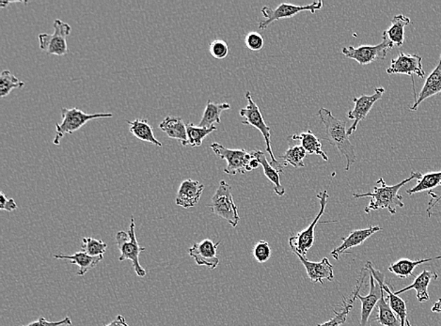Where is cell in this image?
I'll return each mask as SVG.
<instances>
[{"instance_id": "cell-32", "label": "cell", "mask_w": 441, "mask_h": 326, "mask_svg": "<svg viewBox=\"0 0 441 326\" xmlns=\"http://www.w3.org/2000/svg\"><path fill=\"white\" fill-rule=\"evenodd\" d=\"M441 185V171L437 172H430L426 175H423V178L418 180L417 185L407 190V193L409 196H412L416 193H421V192L431 190L433 188H437Z\"/></svg>"}, {"instance_id": "cell-18", "label": "cell", "mask_w": 441, "mask_h": 326, "mask_svg": "<svg viewBox=\"0 0 441 326\" xmlns=\"http://www.w3.org/2000/svg\"><path fill=\"white\" fill-rule=\"evenodd\" d=\"M294 254L298 256L301 263L305 267L307 275L312 282L323 285L324 280L333 281V266L329 263L328 258L323 259L319 263H312L298 253L294 252Z\"/></svg>"}, {"instance_id": "cell-14", "label": "cell", "mask_w": 441, "mask_h": 326, "mask_svg": "<svg viewBox=\"0 0 441 326\" xmlns=\"http://www.w3.org/2000/svg\"><path fill=\"white\" fill-rule=\"evenodd\" d=\"M219 244L220 242H214L212 240L205 239L194 244L191 249H188V254L194 259L198 266H206L214 270L219 264V260L217 256Z\"/></svg>"}, {"instance_id": "cell-30", "label": "cell", "mask_w": 441, "mask_h": 326, "mask_svg": "<svg viewBox=\"0 0 441 326\" xmlns=\"http://www.w3.org/2000/svg\"><path fill=\"white\" fill-rule=\"evenodd\" d=\"M231 105L228 103L223 104H216L211 102L210 100L206 104L205 112H203V118L200 119L199 126L211 128L216 126L215 124H220V116L224 110H230Z\"/></svg>"}, {"instance_id": "cell-29", "label": "cell", "mask_w": 441, "mask_h": 326, "mask_svg": "<svg viewBox=\"0 0 441 326\" xmlns=\"http://www.w3.org/2000/svg\"><path fill=\"white\" fill-rule=\"evenodd\" d=\"M292 138L294 141H300L301 146L305 149L308 155H318L324 161H328V155L322 150V144H321L319 139L317 138V136L312 131L293 135Z\"/></svg>"}, {"instance_id": "cell-4", "label": "cell", "mask_w": 441, "mask_h": 326, "mask_svg": "<svg viewBox=\"0 0 441 326\" xmlns=\"http://www.w3.org/2000/svg\"><path fill=\"white\" fill-rule=\"evenodd\" d=\"M245 98L248 100L247 107L242 108V110L239 111V115L241 116L243 119H245V121L242 122V124L250 125V126L256 128V129H258L260 132L262 133L264 141H266L267 152H269L270 158H271V165L281 174L283 172L284 165H281L280 162L275 158L274 153L272 152L271 128L267 126L266 121H264V117H262L261 110H260L256 103L253 101L250 91H247V93H245Z\"/></svg>"}, {"instance_id": "cell-6", "label": "cell", "mask_w": 441, "mask_h": 326, "mask_svg": "<svg viewBox=\"0 0 441 326\" xmlns=\"http://www.w3.org/2000/svg\"><path fill=\"white\" fill-rule=\"evenodd\" d=\"M208 207L211 208L212 213L222 217L231 226L236 228L238 225L240 217L237 206L234 202L231 188L225 181H220L216 193L212 197V202Z\"/></svg>"}, {"instance_id": "cell-12", "label": "cell", "mask_w": 441, "mask_h": 326, "mask_svg": "<svg viewBox=\"0 0 441 326\" xmlns=\"http://www.w3.org/2000/svg\"><path fill=\"white\" fill-rule=\"evenodd\" d=\"M384 93V88H376L375 93H373V96H362L353 98V103L355 104V107H354L353 110L349 111V112L346 114V117H347L349 119L354 121L353 124L351 125L350 128H348V136H353V133L356 132L357 128H358L359 122L364 121V119L367 118L368 114L370 113L373 105H375L378 100L381 99Z\"/></svg>"}, {"instance_id": "cell-43", "label": "cell", "mask_w": 441, "mask_h": 326, "mask_svg": "<svg viewBox=\"0 0 441 326\" xmlns=\"http://www.w3.org/2000/svg\"><path fill=\"white\" fill-rule=\"evenodd\" d=\"M105 326H129L127 322V320L122 315H119L118 317L116 318L115 320H113L110 323H108V325Z\"/></svg>"}, {"instance_id": "cell-44", "label": "cell", "mask_w": 441, "mask_h": 326, "mask_svg": "<svg viewBox=\"0 0 441 326\" xmlns=\"http://www.w3.org/2000/svg\"><path fill=\"white\" fill-rule=\"evenodd\" d=\"M260 166H261V164H260V162L255 158L251 159L250 164H248V167H250L251 171H253V169H258Z\"/></svg>"}, {"instance_id": "cell-35", "label": "cell", "mask_w": 441, "mask_h": 326, "mask_svg": "<svg viewBox=\"0 0 441 326\" xmlns=\"http://www.w3.org/2000/svg\"><path fill=\"white\" fill-rule=\"evenodd\" d=\"M307 153L305 149L301 145L290 147L288 150L281 156L284 160V166L291 165L295 169L303 168L304 159L306 158Z\"/></svg>"}, {"instance_id": "cell-26", "label": "cell", "mask_w": 441, "mask_h": 326, "mask_svg": "<svg viewBox=\"0 0 441 326\" xmlns=\"http://www.w3.org/2000/svg\"><path fill=\"white\" fill-rule=\"evenodd\" d=\"M411 23L409 18L404 15H395L389 29L383 32V38L388 39L393 46L401 47L404 41V27Z\"/></svg>"}, {"instance_id": "cell-41", "label": "cell", "mask_w": 441, "mask_h": 326, "mask_svg": "<svg viewBox=\"0 0 441 326\" xmlns=\"http://www.w3.org/2000/svg\"><path fill=\"white\" fill-rule=\"evenodd\" d=\"M63 325H72V320L69 317L64 318L63 320H58V322H49L44 317L39 318L35 322L29 323L27 325L21 326H63Z\"/></svg>"}, {"instance_id": "cell-31", "label": "cell", "mask_w": 441, "mask_h": 326, "mask_svg": "<svg viewBox=\"0 0 441 326\" xmlns=\"http://www.w3.org/2000/svg\"><path fill=\"white\" fill-rule=\"evenodd\" d=\"M376 308H378V313L376 320L378 322L379 325L383 326H402L400 320L398 319L395 312L390 308L389 302L385 298L383 289H382L381 297L378 301V305H376Z\"/></svg>"}, {"instance_id": "cell-21", "label": "cell", "mask_w": 441, "mask_h": 326, "mask_svg": "<svg viewBox=\"0 0 441 326\" xmlns=\"http://www.w3.org/2000/svg\"><path fill=\"white\" fill-rule=\"evenodd\" d=\"M441 94V55L440 58V63H438L437 67L433 70L431 74L426 78V83H424L423 89H421V93H418V96L411 107L410 110L416 111L418 110V105L421 104L426 99L430 97L437 96Z\"/></svg>"}, {"instance_id": "cell-7", "label": "cell", "mask_w": 441, "mask_h": 326, "mask_svg": "<svg viewBox=\"0 0 441 326\" xmlns=\"http://www.w3.org/2000/svg\"><path fill=\"white\" fill-rule=\"evenodd\" d=\"M53 27H54L53 34H47V33L39 34V46L46 54L66 55L69 52L67 38L71 34L72 27L70 25L64 23L60 19H56L53 23Z\"/></svg>"}, {"instance_id": "cell-22", "label": "cell", "mask_w": 441, "mask_h": 326, "mask_svg": "<svg viewBox=\"0 0 441 326\" xmlns=\"http://www.w3.org/2000/svg\"><path fill=\"white\" fill-rule=\"evenodd\" d=\"M159 129L166 133L170 138L180 141L183 146H188L186 124L180 117H166L159 124Z\"/></svg>"}, {"instance_id": "cell-11", "label": "cell", "mask_w": 441, "mask_h": 326, "mask_svg": "<svg viewBox=\"0 0 441 326\" xmlns=\"http://www.w3.org/2000/svg\"><path fill=\"white\" fill-rule=\"evenodd\" d=\"M215 155L219 156L222 160L227 162V167L224 169L225 174L229 175L245 174V172L251 171L248 164L253 158L251 153L245 150H231L227 149L223 145L217 143L210 146Z\"/></svg>"}, {"instance_id": "cell-1", "label": "cell", "mask_w": 441, "mask_h": 326, "mask_svg": "<svg viewBox=\"0 0 441 326\" xmlns=\"http://www.w3.org/2000/svg\"><path fill=\"white\" fill-rule=\"evenodd\" d=\"M423 174L421 172H412L411 175L407 179L402 181L401 183L395 185H388L383 178H381L376 182L379 186H376L373 192L365 194H353L355 199H361V197H371L369 205L365 208V213L370 214L371 211L381 210L385 209L392 214H396V207L403 208L404 204L403 202V197L399 194V190L407 183L412 180H421Z\"/></svg>"}, {"instance_id": "cell-28", "label": "cell", "mask_w": 441, "mask_h": 326, "mask_svg": "<svg viewBox=\"0 0 441 326\" xmlns=\"http://www.w3.org/2000/svg\"><path fill=\"white\" fill-rule=\"evenodd\" d=\"M441 260V256L435 258L423 259V260L411 261L409 259H401L396 263L390 264L389 271L397 275L400 278H407L409 277H415L413 274L416 267L421 266V264L430 263L432 261ZM416 278V277H415Z\"/></svg>"}, {"instance_id": "cell-37", "label": "cell", "mask_w": 441, "mask_h": 326, "mask_svg": "<svg viewBox=\"0 0 441 326\" xmlns=\"http://www.w3.org/2000/svg\"><path fill=\"white\" fill-rule=\"evenodd\" d=\"M253 257L259 263H267L271 257V249L269 242L260 241L253 247Z\"/></svg>"}, {"instance_id": "cell-20", "label": "cell", "mask_w": 441, "mask_h": 326, "mask_svg": "<svg viewBox=\"0 0 441 326\" xmlns=\"http://www.w3.org/2000/svg\"><path fill=\"white\" fill-rule=\"evenodd\" d=\"M367 271L368 270L366 268L362 270L361 275H359V280L357 281V286L355 287V289H354L353 292H352L350 299L347 301L345 299V297L343 298L342 311L338 312L336 311H333L335 313L334 318H332V319L329 320L328 322L319 323V325L317 323V326H340L346 322L349 312H350L351 309L353 308L354 302H355L356 298H358V294L361 292L362 287L364 284Z\"/></svg>"}, {"instance_id": "cell-33", "label": "cell", "mask_w": 441, "mask_h": 326, "mask_svg": "<svg viewBox=\"0 0 441 326\" xmlns=\"http://www.w3.org/2000/svg\"><path fill=\"white\" fill-rule=\"evenodd\" d=\"M217 130V126L211 128L196 126L193 124H186V132H188V141L189 146L196 148L202 146L203 139L210 133Z\"/></svg>"}, {"instance_id": "cell-10", "label": "cell", "mask_w": 441, "mask_h": 326, "mask_svg": "<svg viewBox=\"0 0 441 326\" xmlns=\"http://www.w3.org/2000/svg\"><path fill=\"white\" fill-rule=\"evenodd\" d=\"M324 2L321 0L314 1V4L305 5V6H298L289 4H281L280 6L276 9H271L269 7L262 8L261 13L264 15V20H261L258 23L260 30H266L269 25L274 23L275 21L281 20V19L291 18L293 16L297 15L298 13L302 12H309L315 13L317 11L320 10L323 7Z\"/></svg>"}, {"instance_id": "cell-36", "label": "cell", "mask_w": 441, "mask_h": 326, "mask_svg": "<svg viewBox=\"0 0 441 326\" xmlns=\"http://www.w3.org/2000/svg\"><path fill=\"white\" fill-rule=\"evenodd\" d=\"M82 252L91 257L104 256L107 252L108 244L103 240H96L91 237H85L82 239Z\"/></svg>"}, {"instance_id": "cell-45", "label": "cell", "mask_w": 441, "mask_h": 326, "mask_svg": "<svg viewBox=\"0 0 441 326\" xmlns=\"http://www.w3.org/2000/svg\"><path fill=\"white\" fill-rule=\"evenodd\" d=\"M431 311H432V312H435V313H440V312H441V298H440V299H438L437 301V302H435L434 304V305H433Z\"/></svg>"}, {"instance_id": "cell-38", "label": "cell", "mask_w": 441, "mask_h": 326, "mask_svg": "<svg viewBox=\"0 0 441 326\" xmlns=\"http://www.w3.org/2000/svg\"><path fill=\"white\" fill-rule=\"evenodd\" d=\"M209 50H210L212 57L216 60H224L225 58L228 57L229 52H230L228 44L225 41L219 40V39L212 41Z\"/></svg>"}, {"instance_id": "cell-3", "label": "cell", "mask_w": 441, "mask_h": 326, "mask_svg": "<svg viewBox=\"0 0 441 326\" xmlns=\"http://www.w3.org/2000/svg\"><path fill=\"white\" fill-rule=\"evenodd\" d=\"M61 117L63 121L56 125V136L53 143L58 145L61 139L66 135H72L84 125L90 121L96 119L113 118V113H94L89 114L78 108L61 107Z\"/></svg>"}, {"instance_id": "cell-39", "label": "cell", "mask_w": 441, "mask_h": 326, "mask_svg": "<svg viewBox=\"0 0 441 326\" xmlns=\"http://www.w3.org/2000/svg\"><path fill=\"white\" fill-rule=\"evenodd\" d=\"M245 44L251 51H260L264 48V39L259 32H250L245 35Z\"/></svg>"}, {"instance_id": "cell-8", "label": "cell", "mask_w": 441, "mask_h": 326, "mask_svg": "<svg viewBox=\"0 0 441 326\" xmlns=\"http://www.w3.org/2000/svg\"><path fill=\"white\" fill-rule=\"evenodd\" d=\"M317 197L320 202L319 213L315 216L314 221L312 222V224L306 230L300 231L295 235L290 237L289 239V246L291 247L293 252L298 253V254L302 255L304 257H306L309 250L314 246L315 227H317L321 216L325 213L326 203H328V190L320 192Z\"/></svg>"}, {"instance_id": "cell-19", "label": "cell", "mask_w": 441, "mask_h": 326, "mask_svg": "<svg viewBox=\"0 0 441 326\" xmlns=\"http://www.w3.org/2000/svg\"><path fill=\"white\" fill-rule=\"evenodd\" d=\"M381 294V286L379 285L378 281L375 280V278L370 273L369 294L366 296L358 294V299L362 303L361 320H359V326H371L369 322L371 314H372L373 308L378 305Z\"/></svg>"}, {"instance_id": "cell-42", "label": "cell", "mask_w": 441, "mask_h": 326, "mask_svg": "<svg viewBox=\"0 0 441 326\" xmlns=\"http://www.w3.org/2000/svg\"><path fill=\"white\" fill-rule=\"evenodd\" d=\"M0 209L2 211H13L18 209V204L15 200L8 199L4 193H0Z\"/></svg>"}, {"instance_id": "cell-15", "label": "cell", "mask_w": 441, "mask_h": 326, "mask_svg": "<svg viewBox=\"0 0 441 326\" xmlns=\"http://www.w3.org/2000/svg\"><path fill=\"white\" fill-rule=\"evenodd\" d=\"M389 74H407L413 77V74L423 78L426 72L423 68V58L418 55H407L403 52L399 53L398 57L393 58L389 68L387 69Z\"/></svg>"}, {"instance_id": "cell-24", "label": "cell", "mask_w": 441, "mask_h": 326, "mask_svg": "<svg viewBox=\"0 0 441 326\" xmlns=\"http://www.w3.org/2000/svg\"><path fill=\"white\" fill-rule=\"evenodd\" d=\"M438 275L435 271H426L423 270L418 277H416L414 282L411 285L407 286L406 288L396 292L395 294L399 295L404 294L409 289H415L417 294V299L420 303L427 302L430 300L428 286L433 280H437Z\"/></svg>"}, {"instance_id": "cell-34", "label": "cell", "mask_w": 441, "mask_h": 326, "mask_svg": "<svg viewBox=\"0 0 441 326\" xmlns=\"http://www.w3.org/2000/svg\"><path fill=\"white\" fill-rule=\"evenodd\" d=\"M25 86L23 81L18 79L9 70H4L0 74V96L5 98L15 89H21Z\"/></svg>"}, {"instance_id": "cell-13", "label": "cell", "mask_w": 441, "mask_h": 326, "mask_svg": "<svg viewBox=\"0 0 441 326\" xmlns=\"http://www.w3.org/2000/svg\"><path fill=\"white\" fill-rule=\"evenodd\" d=\"M366 268L368 271L373 275L375 280L378 281L379 285H381L382 289H384V292H386L388 295L387 300L390 304V308L392 309V311L395 312L396 316H397L398 319L400 320L401 325L411 326L409 319H407V308L406 302H404V301L402 299L399 295L392 291V289L390 288L389 284L385 282V275L383 273L376 270L370 261H367Z\"/></svg>"}, {"instance_id": "cell-25", "label": "cell", "mask_w": 441, "mask_h": 326, "mask_svg": "<svg viewBox=\"0 0 441 326\" xmlns=\"http://www.w3.org/2000/svg\"><path fill=\"white\" fill-rule=\"evenodd\" d=\"M251 155H253V158L257 159V160L260 162V164H261L262 169H264V175H266L269 182L274 185L275 193L277 194L279 197L284 196V195H286V189L281 185L280 172L271 165V163H269L266 157V155L261 152V150H253Z\"/></svg>"}, {"instance_id": "cell-23", "label": "cell", "mask_w": 441, "mask_h": 326, "mask_svg": "<svg viewBox=\"0 0 441 326\" xmlns=\"http://www.w3.org/2000/svg\"><path fill=\"white\" fill-rule=\"evenodd\" d=\"M53 257H54L56 260L70 261V263L75 264V266L79 267L77 275H80V277H84L90 270L96 268V267L101 263L103 259H104V256L91 257V256H89L83 252H77L75 254L72 255H54Z\"/></svg>"}, {"instance_id": "cell-9", "label": "cell", "mask_w": 441, "mask_h": 326, "mask_svg": "<svg viewBox=\"0 0 441 326\" xmlns=\"http://www.w3.org/2000/svg\"><path fill=\"white\" fill-rule=\"evenodd\" d=\"M393 44L386 38H383L381 44L376 46H359V47H343L342 54L346 58L356 60L361 65H368L376 60H383L390 50L393 48Z\"/></svg>"}, {"instance_id": "cell-17", "label": "cell", "mask_w": 441, "mask_h": 326, "mask_svg": "<svg viewBox=\"0 0 441 326\" xmlns=\"http://www.w3.org/2000/svg\"><path fill=\"white\" fill-rule=\"evenodd\" d=\"M203 190L205 185L198 181L191 179L183 181L178 189L175 203L185 209L194 207L199 203Z\"/></svg>"}, {"instance_id": "cell-46", "label": "cell", "mask_w": 441, "mask_h": 326, "mask_svg": "<svg viewBox=\"0 0 441 326\" xmlns=\"http://www.w3.org/2000/svg\"><path fill=\"white\" fill-rule=\"evenodd\" d=\"M12 4H27V1H5V0H1V1H0V6H1L2 8H6L8 6V5Z\"/></svg>"}, {"instance_id": "cell-40", "label": "cell", "mask_w": 441, "mask_h": 326, "mask_svg": "<svg viewBox=\"0 0 441 326\" xmlns=\"http://www.w3.org/2000/svg\"><path fill=\"white\" fill-rule=\"evenodd\" d=\"M429 196L431 197V200H430L428 208L426 210L429 219L433 216L441 217V195L437 196L434 192L430 191Z\"/></svg>"}, {"instance_id": "cell-27", "label": "cell", "mask_w": 441, "mask_h": 326, "mask_svg": "<svg viewBox=\"0 0 441 326\" xmlns=\"http://www.w3.org/2000/svg\"><path fill=\"white\" fill-rule=\"evenodd\" d=\"M127 124L130 125V133L139 141L155 145L158 147L163 146L161 142L155 138L153 127L151 126L147 119H136L133 122H127Z\"/></svg>"}, {"instance_id": "cell-2", "label": "cell", "mask_w": 441, "mask_h": 326, "mask_svg": "<svg viewBox=\"0 0 441 326\" xmlns=\"http://www.w3.org/2000/svg\"><path fill=\"white\" fill-rule=\"evenodd\" d=\"M318 117L325 126V136H323V139L329 142L332 146L336 148L340 155L345 156L347 161L345 171H348L357 161V155L355 147L349 141L346 122L335 118L331 111L324 107L318 111Z\"/></svg>"}, {"instance_id": "cell-16", "label": "cell", "mask_w": 441, "mask_h": 326, "mask_svg": "<svg viewBox=\"0 0 441 326\" xmlns=\"http://www.w3.org/2000/svg\"><path fill=\"white\" fill-rule=\"evenodd\" d=\"M381 230L382 228L378 226H371L370 228H364V230L351 231L347 237H342L340 239L343 241L342 244L332 250L331 255L335 260L338 261L340 255L345 254L348 250L354 249V247L361 246L368 238Z\"/></svg>"}, {"instance_id": "cell-5", "label": "cell", "mask_w": 441, "mask_h": 326, "mask_svg": "<svg viewBox=\"0 0 441 326\" xmlns=\"http://www.w3.org/2000/svg\"><path fill=\"white\" fill-rule=\"evenodd\" d=\"M117 247L120 250L119 261H132L134 270L139 278H143L146 275V270L139 263V255L145 252V247L139 244L136 236V223L134 216H131V224L127 233L124 230L119 231L116 234Z\"/></svg>"}]
</instances>
